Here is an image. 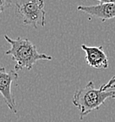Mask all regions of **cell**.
I'll return each instance as SVG.
<instances>
[{
  "label": "cell",
  "mask_w": 115,
  "mask_h": 122,
  "mask_svg": "<svg viewBox=\"0 0 115 122\" xmlns=\"http://www.w3.org/2000/svg\"><path fill=\"white\" fill-rule=\"evenodd\" d=\"M5 40L11 45L10 49L5 52L6 55L12 56V59L16 61L14 70L16 71L23 69L31 70L34 65L40 60L51 61L53 57L45 53H40L36 46L27 38L11 39L7 35H4Z\"/></svg>",
  "instance_id": "1"
},
{
  "label": "cell",
  "mask_w": 115,
  "mask_h": 122,
  "mask_svg": "<svg viewBox=\"0 0 115 122\" xmlns=\"http://www.w3.org/2000/svg\"><path fill=\"white\" fill-rule=\"evenodd\" d=\"M115 99V90L96 89L92 81H89L83 88L77 89L72 97L74 106L79 111L80 119L93 111L99 110L107 99Z\"/></svg>",
  "instance_id": "2"
},
{
  "label": "cell",
  "mask_w": 115,
  "mask_h": 122,
  "mask_svg": "<svg viewBox=\"0 0 115 122\" xmlns=\"http://www.w3.org/2000/svg\"><path fill=\"white\" fill-rule=\"evenodd\" d=\"M43 0H20L16 3V13L22 19L24 25H30L35 29L46 25L47 12Z\"/></svg>",
  "instance_id": "3"
},
{
  "label": "cell",
  "mask_w": 115,
  "mask_h": 122,
  "mask_svg": "<svg viewBox=\"0 0 115 122\" xmlns=\"http://www.w3.org/2000/svg\"><path fill=\"white\" fill-rule=\"evenodd\" d=\"M17 79V71L15 70L7 71L5 67L0 69V93L3 95L7 106L14 114L17 113V108L12 93V86Z\"/></svg>",
  "instance_id": "4"
},
{
  "label": "cell",
  "mask_w": 115,
  "mask_h": 122,
  "mask_svg": "<svg viewBox=\"0 0 115 122\" xmlns=\"http://www.w3.org/2000/svg\"><path fill=\"white\" fill-rule=\"evenodd\" d=\"M85 52V60L89 66L97 70H103L109 67V58L102 46H87L81 45Z\"/></svg>",
  "instance_id": "5"
},
{
  "label": "cell",
  "mask_w": 115,
  "mask_h": 122,
  "mask_svg": "<svg viewBox=\"0 0 115 122\" xmlns=\"http://www.w3.org/2000/svg\"><path fill=\"white\" fill-rule=\"evenodd\" d=\"M78 11L86 13L92 17L98 18L105 22L107 20L115 18V3H100L92 6L81 5L78 7Z\"/></svg>",
  "instance_id": "6"
},
{
  "label": "cell",
  "mask_w": 115,
  "mask_h": 122,
  "mask_svg": "<svg viewBox=\"0 0 115 122\" xmlns=\"http://www.w3.org/2000/svg\"><path fill=\"white\" fill-rule=\"evenodd\" d=\"M101 88L104 90H109L115 88V76H113L106 84H104L101 86Z\"/></svg>",
  "instance_id": "7"
},
{
  "label": "cell",
  "mask_w": 115,
  "mask_h": 122,
  "mask_svg": "<svg viewBox=\"0 0 115 122\" xmlns=\"http://www.w3.org/2000/svg\"><path fill=\"white\" fill-rule=\"evenodd\" d=\"M12 4V0H0V12L11 7Z\"/></svg>",
  "instance_id": "8"
},
{
  "label": "cell",
  "mask_w": 115,
  "mask_h": 122,
  "mask_svg": "<svg viewBox=\"0 0 115 122\" xmlns=\"http://www.w3.org/2000/svg\"><path fill=\"white\" fill-rule=\"evenodd\" d=\"M99 1L101 3H115V0H96Z\"/></svg>",
  "instance_id": "9"
}]
</instances>
